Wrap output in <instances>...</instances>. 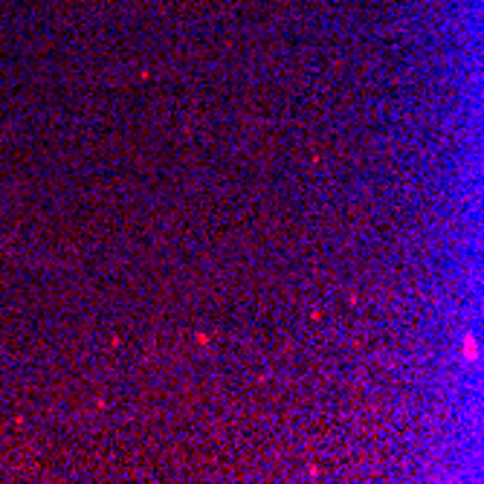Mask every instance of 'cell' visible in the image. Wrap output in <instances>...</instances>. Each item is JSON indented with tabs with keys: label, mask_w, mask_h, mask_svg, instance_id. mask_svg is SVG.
Masks as SVG:
<instances>
[{
	"label": "cell",
	"mask_w": 484,
	"mask_h": 484,
	"mask_svg": "<svg viewBox=\"0 0 484 484\" xmlns=\"http://www.w3.org/2000/svg\"><path fill=\"white\" fill-rule=\"evenodd\" d=\"M464 357H470V362L479 359V345H476L473 336H464Z\"/></svg>",
	"instance_id": "1"
}]
</instances>
